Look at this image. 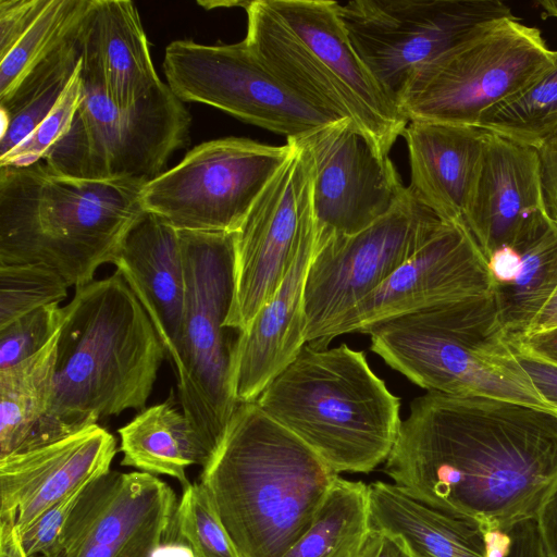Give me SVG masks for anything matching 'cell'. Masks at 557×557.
Here are the masks:
<instances>
[{"label": "cell", "mask_w": 557, "mask_h": 557, "mask_svg": "<svg viewBox=\"0 0 557 557\" xmlns=\"http://www.w3.org/2000/svg\"><path fill=\"white\" fill-rule=\"evenodd\" d=\"M384 472L424 505L485 532L508 531L534 519L557 475V416L428 392L411 401Z\"/></svg>", "instance_id": "cell-1"}, {"label": "cell", "mask_w": 557, "mask_h": 557, "mask_svg": "<svg viewBox=\"0 0 557 557\" xmlns=\"http://www.w3.org/2000/svg\"><path fill=\"white\" fill-rule=\"evenodd\" d=\"M64 309L51 404L26 450L102 418L146 409L166 357L146 310L117 270L76 287Z\"/></svg>", "instance_id": "cell-2"}, {"label": "cell", "mask_w": 557, "mask_h": 557, "mask_svg": "<svg viewBox=\"0 0 557 557\" xmlns=\"http://www.w3.org/2000/svg\"><path fill=\"white\" fill-rule=\"evenodd\" d=\"M337 476L252 401L237 406L199 482L238 557H282Z\"/></svg>", "instance_id": "cell-3"}, {"label": "cell", "mask_w": 557, "mask_h": 557, "mask_svg": "<svg viewBox=\"0 0 557 557\" xmlns=\"http://www.w3.org/2000/svg\"><path fill=\"white\" fill-rule=\"evenodd\" d=\"M145 184L71 178L40 161L0 166V265L41 264L75 288L92 282L144 214Z\"/></svg>", "instance_id": "cell-4"}, {"label": "cell", "mask_w": 557, "mask_h": 557, "mask_svg": "<svg viewBox=\"0 0 557 557\" xmlns=\"http://www.w3.org/2000/svg\"><path fill=\"white\" fill-rule=\"evenodd\" d=\"M256 403L337 474L385 462L401 424L400 399L346 344L306 343Z\"/></svg>", "instance_id": "cell-5"}, {"label": "cell", "mask_w": 557, "mask_h": 557, "mask_svg": "<svg viewBox=\"0 0 557 557\" xmlns=\"http://www.w3.org/2000/svg\"><path fill=\"white\" fill-rule=\"evenodd\" d=\"M364 334L374 354L428 392L510 401L557 416L504 338L493 295L385 320Z\"/></svg>", "instance_id": "cell-6"}, {"label": "cell", "mask_w": 557, "mask_h": 557, "mask_svg": "<svg viewBox=\"0 0 557 557\" xmlns=\"http://www.w3.org/2000/svg\"><path fill=\"white\" fill-rule=\"evenodd\" d=\"M186 294L173 363L182 411L213 453L239 405L234 369L244 332L227 327L236 232L178 231Z\"/></svg>", "instance_id": "cell-7"}, {"label": "cell", "mask_w": 557, "mask_h": 557, "mask_svg": "<svg viewBox=\"0 0 557 557\" xmlns=\"http://www.w3.org/2000/svg\"><path fill=\"white\" fill-rule=\"evenodd\" d=\"M82 76V96L65 133L45 154L55 173L84 181L149 182L174 151L187 145L191 116L162 83L138 103H114L92 76Z\"/></svg>", "instance_id": "cell-8"}, {"label": "cell", "mask_w": 557, "mask_h": 557, "mask_svg": "<svg viewBox=\"0 0 557 557\" xmlns=\"http://www.w3.org/2000/svg\"><path fill=\"white\" fill-rule=\"evenodd\" d=\"M336 11L354 50L397 104L420 71L515 16L499 0H354L337 2Z\"/></svg>", "instance_id": "cell-9"}, {"label": "cell", "mask_w": 557, "mask_h": 557, "mask_svg": "<svg viewBox=\"0 0 557 557\" xmlns=\"http://www.w3.org/2000/svg\"><path fill=\"white\" fill-rule=\"evenodd\" d=\"M555 59L539 28L504 18L420 71L398 106L409 122L478 126L485 110L525 89Z\"/></svg>", "instance_id": "cell-10"}, {"label": "cell", "mask_w": 557, "mask_h": 557, "mask_svg": "<svg viewBox=\"0 0 557 557\" xmlns=\"http://www.w3.org/2000/svg\"><path fill=\"white\" fill-rule=\"evenodd\" d=\"M292 149L287 140L284 146L236 137L205 141L144 185L143 207L177 231L237 232Z\"/></svg>", "instance_id": "cell-11"}, {"label": "cell", "mask_w": 557, "mask_h": 557, "mask_svg": "<svg viewBox=\"0 0 557 557\" xmlns=\"http://www.w3.org/2000/svg\"><path fill=\"white\" fill-rule=\"evenodd\" d=\"M444 223L408 189L367 228L315 243L304 292L306 343L379 287Z\"/></svg>", "instance_id": "cell-12"}, {"label": "cell", "mask_w": 557, "mask_h": 557, "mask_svg": "<svg viewBox=\"0 0 557 557\" xmlns=\"http://www.w3.org/2000/svg\"><path fill=\"white\" fill-rule=\"evenodd\" d=\"M162 66L181 101L218 108L286 139L337 122L289 90L245 39L228 45L174 40L165 48Z\"/></svg>", "instance_id": "cell-13"}, {"label": "cell", "mask_w": 557, "mask_h": 557, "mask_svg": "<svg viewBox=\"0 0 557 557\" xmlns=\"http://www.w3.org/2000/svg\"><path fill=\"white\" fill-rule=\"evenodd\" d=\"M264 187L235 237V294L225 325L245 333L286 276L301 246L315 236L312 161L299 138Z\"/></svg>", "instance_id": "cell-14"}, {"label": "cell", "mask_w": 557, "mask_h": 557, "mask_svg": "<svg viewBox=\"0 0 557 557\" xmlns=\"http://www.w3.org/2000/svg\"><path fill=\"white\" fill-rule=\"evenodd\" d=\"M178 500L143 471H109L82 490L45 557H156L168 542Z\"/></svg>", "instance_id": "cell-15"}, {"label": "cell", "mask_w": 557, "mask_h": 557, "mask_svg": "<svg viewBox=\"0 0 557 557\" xmlns=\"http://www.w3.org/2000/svg\"><path fill=\"white\" fill-rule=\"evenodd\" d=\"M490 295H493V281L476 243L465 224L446 222L389 277L335 319L310 345L326 348L339 335L364 334L385 320Z\"/></svg>", "instance_id": "cell-16"}, {"label": "cell", "mask_w": 557, "mask_h": 557, "mask_svg": "<svg viewBox=\"0 0 557 557\" xmlns=\"http://www.w3.org/2000/svg\"><path fill=\"white\" fill-rule=\"evenodd\" d=\"M297 138L312 161L315 243L367 228L408 191L388 156L381 154L350 120Z\"/></svg>", "instance_id": "cell-17"}, {"label": "cell", "mask_w": 557, "mask_h": 557, "mask_svg": "<svg viewBox=\"0 0 557 557\" xmlns=\"http://www.w3.org/2000/svg\"><path fill=\"white\" fill-rule=\"evenodd\" d=\"M116 438L98 423L0 458V521L24 531L50 507L110 471Z\"/></svg>", "instance_id": "cell-18"}, {"label": "cell", "mask_w": 557, "mask_h": 557, "mask_svg": "<svg viewBox=\"0 0 557 557\" xmlns=\"http://www.w3.org/2000/svg\"><path fill=\"white\" fill-rule=\"evenodd\" d=\"M549 220L537 150L491 132L463 218L485 260Z\"/></svg>", "instance_id": "cell-19"}, {"label": "cell", "mask_w": 557, "mask_h": 557, "mask_svg": "<svg viewBox=\"0 0 557 557\" xmlns=\"http://www.w3.org/2000/svg\"><path fill=\"white\" fill-rule=\"evenodd\" d=\"M287 25L315 52L357 104L362 131L383 156L409 123L354 50L336 1L269 0Z\"/></svg>", "instance_id": "cell-20"}, {"label": "cell", "mask_w": 557, "mask_h": 557, "mask_svg": "<svg viewBox=\"0 0 557 557\" xmlns=\"http://www.w3.org/2000/svg\"><path fill=\"white\" fill-rule=\"evenodd\" d=\"M491 132L480 126L410 121L403 132L410 193L448 223L463 218Z\"/></svg>", "instance_id": "cell-21"}, {"label": "cell", "mask_w": 557, "mask_h": 557, "mask_svg": "<svg viewBox=\"0 0 557 557\" xmlns=\"http://www.w3.org/2000/svg\"><path fill=\"white\" fill-rule=\"evenodd\" d=\"M77 39L82 71L119 107L138 103L163 83L133 1L90 0Z\"/></svg>", "instance_id": "cell-22"}, {"label": "cell", "mask_w": 557, "mask_h": 557, "mask_svg": "<svg viewBox=\"0 0 557 557\" xmlns=\"http://www.w3.org/2000/svg\"><path fill=\"white\" fill-rule=\"evenodd\" d=\"M113 264L146 310L173 364L186 294L178 231L145 211L124 238Z\"/></svg>", "instance_id": "cell-23"}, {"label": "cell", "mask_w": 557, "mask_h": 557, "mask_svg": "<svg viewBox=\"0 0 557 557\" xmlns=\"http://www.w3.org/2000/svg\"><path fill=\"white\" fill-rule=\"evenodd\" d=\"M314 245L315 236L301 246L280 287L240 338L234 369L238 404L256 401L306 344L304 292Z\"/></svg>", "instance_id": "cell-24"}, {"label": "cell", "mask_w": 557, "mask_h": 557, "mask_svg": "<svg viewBox=\"0 0 557 557\" xmlns=\"http://www.w3.org/2000/svg\"><path fill=\"white\" fill-rule=\"evenodd\" d=\"M486 262L504 338H521L557 289V225L547 221Z\"/></svg>", "instance_id": "cell-25"}, {"label": "cell", "mask_w": 557, "mask_h": 557, "mask_svg": "<svg viewBox=\"0 0 557 557\" xmlns=\"http://www.w3.org/2000/svg\"><path fill=\"white\" fill-rule=\"evenodd\" d=\"M370 525L397 537L412 557H487L486 532L408 496L394 483L368 485Z\"/></svg>", "instance_id": "cell-26"}, {"label": "cell", "mask_w": 557, "mask_h": 557, "mask_svg": "<svg viewBox=\"0 0 557 557\" xmlns=\"http://www.w3.org/2000/svg\"><path fill=\"white\" fill-rule=\"evenodd\" d=\"M117 433L122 466L172 476L183 488L190 483L187 468H203L213 456L184 412L175 406L173 395L139 411Z\"/></svg>", "instance_id": "cell-27"}, {"label": "cell", "mask_w": 557, "mask_h": 557, "mask_svg": "<svg viewBox=\"0 0 557 557\" xmlns=\"http://www.w3.org/2000/svg\"><path fill=\"white\" fill-rule=\"evenodd\" d=\"M59 334L36 355L0 369V458L27 449L50 407Z\"/></svg>", "instance_id": "cell-28"}, {"label": "cell", "mask_w": 557, "mask_h": 557, "mask_svg": "<svg viewBox=\"0 0 557 557\" xmlns=\"http://www.w3.org/2000/svg\"><path fill=\"white\" fill-rule=\"evenodd\" d=\"M77 33L0 98V157L22 143L51 112L78 71L82 54Z\"/></svg>", "instance_id": "cell-29"}, {"label": "cell", "mask_w": 557, "mask_h": 557, "mask_svg": "<svg viewBox=\"0 0 557 557\" xmlns=\"http://www.w3.org/2000/svg\"><path fill=\"white\" fill-rule=\"evenodd\" d=\"M370 530L368 485L338 475L309 529L282 557H359Z\"/></svg>", "instance_id": "cell-30"}, {"label": "cell", "mask_w": 557, "mask_h": 557, "mask_svg": "<svg viewBox=\"0 0 557 557\" xmlns=\"http://www.w3.org/2000/svg\"><path fill=\"white\" fill-rule=\"evenodd\" d=\"M478 126L537 149L557 128V51L546 72L519 94L485 110Z\"/></svg>", "instance_id": "cell-31"}, {"label": "cell", "mask_w": 557, "mask_h": 557, "mask_svg": "<svg viewBox=\"0 0 557 557\" xmlns=\"http://www.w3.org/2000/svg\"><path fill=\"white\" fill-rule=\"evenodd\" d=\"M90 0H49L15 47L0 60V98L78 29Z\"/></svg>", "instance_id": "cell-32"}, {"label": "cell", "mask_w": 557, "mask_h": 557, "mask_svg": "<svg viewBox=\"0 0 557 557\" xmlns=\"http://www.w3.org/2000/svg\"><path fill=\"white\" fill-rule=\"evenodd\" d=\"M168 542L187 545L195 557H238L200 482L184 487Z\"/></svg>", "instance_id": "cell-33"}, {"label": "cell", "mask_w": 557, "mask_h": 557, "mask_svg": "<svg viewBox=\"0 0 557 557\" xmlns=\"http://www.w3.org/2000/svg\"><path fill=\"white\" fill-rule=\"evenodd\" d=\"M70 286L41 264L0 265V329L42 307L60 304Z\"/></svg>", "instance_id": "cell-34"}, {"label": "cell", "mask_w": 557, "mask_h": 557, "mask_svg": "<svg viewBox=\"0 0 557 557\" xmlns=\"http://www.w3.org/2000/svg\"><path fill=\"white\" fill-rule=\"evenodd\" d=\"M65 309L53 304L32 311L0 329V369L40 351L61 330Z\"/></svg>", "instance_id": "cell-35"}, {"label": "cell", "mask_w": 557, "mask_h": 557, "mask_svg": "<svg viewBox=\"0 0 557 557\" xmlns=\"http://www.w3.org/2000/svg\"><path fill=\"white\" fill-rule=\"evenodd\" d=\"M81 69L71 79L51 112L15 148L0 157V166H27L39 162L69 128L82 96Z\"/></svg>", "instance_id": "cell-36"}, {"label": "cell", "mask_w": 557, "mask_h": 557, "mask_svg": "<svg viewBox=\"0 0 557 557\" xmlns=\"http://www.w3.org/2000/svg\"><path fill=\"white\" fill-rule=\"evenodd\" d=\"M83 487L50 507L24 531L18 532L27 557H45L54 546Z\"/></svg>", "instance_id": "cell-37"}, {"label": "cell", "mask_w": 557, "mask_h": 557, "mask_svg": "<svg viewBox=\"0 0 557 557\" xmlns=\"http://www.w3.org/2000/svg\"><path fill=\"white\" fill-rule=\"evenodd\" d=\"M49 0H0V60L32 27Z\"/></svg>", "instance_id": "cell-38"}, {"label": "cell", "mask_w": 557, "mask_h": 557, "mask_svg": "<svg viewBox=\"0 0 557 557\" xmlns=\"http://www.w3.org/2000/svg\"><path fill=\"white\" fill-rule=\"evenodd\" d=\"M506 342L535 389L547 403L557 408V363L533 351L520 338Z\"/></svg>", "instance_id": "cell-39"}, {"label": "cell", "mask_w": 557, "mask_h": 557, "mask_svg": "<svg viewBox=\"0 0 557 557\" xmlns=\"http://www.w3.org/2000/svg\"><path fill=\"white\" fill-rule=\"evenodd\" d=\"M536 150L547 212L550 220L557 225V128Z\"/></svg>", "instance_id": "cell-40"}, {"label": "cell", "mask_w": 557, "mask_h": 557, "mask_svg": "<svg viewBox=\"0 0 557 557\" xmlns=\"http://www.w3.org/2000/svg\"><path fill=\"white\" fill-rule=\"evenodd\" d=\"M507 532L508 544L499 557H548L534 519L519 522Z\"/></svg>", "instance_id": "cell-41"}, {"label": "cell", "mask_w": 557, "mask_h": 557, "mask_svg": "<svg viewBox=\"0 0 557 557\" xmlns=\"http://www.w3.org/2000/svg\"><path fill=\"white\" fill-rule=\"evenodd\" d=\"M534 520L548 557H557V475L543 496Z\"/></svg>", "instance_id": "cell-42"}, {"label": "cell", "mask_w": 557, "mask_h": 557, "mask_svg": "<svg viewBox=\"0 0 557 557\" xmlns=\"http://www.w3.org/2000/svg\"><path fill=\"white\" fill-rule=\"evenodd\" d=\"M359 557H412L395 536L371 528Z\"/></svg>", "instance_id": "cell-43"}, {"label": "cell", "mask_w": 557, "mask_h": 557, "mask_svg": "<svg viewBox=\"0 0 557 557\" xmlns=\"http://www.w3.org/2000/svg\"><path fill=\"white\" fill-rule=\"evenodd\" d=\"M0 557H27L21 544L15 519L0 521Z\"/></svg>", "instance_id": "cell-44"}, {"label": "cell", "mask_w": 557, "mask_h": 557, "mask_svg": "<svg viewBox=\"0 0 557 557\" xmlns=\"http://www.w3.org/2000/svg\"><path fill=\"white\" fill-rule=\"evenodd\" d=\"M520 339L536 354L557 363V327Z\"/></svg>", "instance_id": "cell-45"}, {"label": "cell", "mask_w": 557, "mask_h": 557, "mask_svg": "<svg viewBox=\"0 0 557 557\" xmlns=\"http://www.w3.org/2000/svg\"><path fill=\"white\" fill-rule=\"evenodd\" d=\"M554 327H557V289L532 322L523 337L539 334Z\"/></svg>", "instance_id": "cell-46"}, {"label": "cell", "mask_w": 557, "mask_h": 557, "mask_svg": "<svg viewBox=\"0 0 557 557\" xmlns=\"http://www.w3.org/2000/svg\"><path fill=\"white\" fill-rule=\"evenodd\" d=\"M156 557H195L191 549L178 542H168L158 550Z\"/></svg>", "instance_id": "cell-47"}, {"label": "cell", "mask_w": 557, "mask_h": 557, "mask_svg": "<svg viewBox=\"0 0 557 557\" xmlns=\"http://www.w3.org/2000/svg\"><path fill=\"white\" fill-rule=\"evenodd\" d=\"M539 5L544 17L557 18V0L540 1Z\"/></svg>", "instance_id": "cell-48"}]
</instances>
